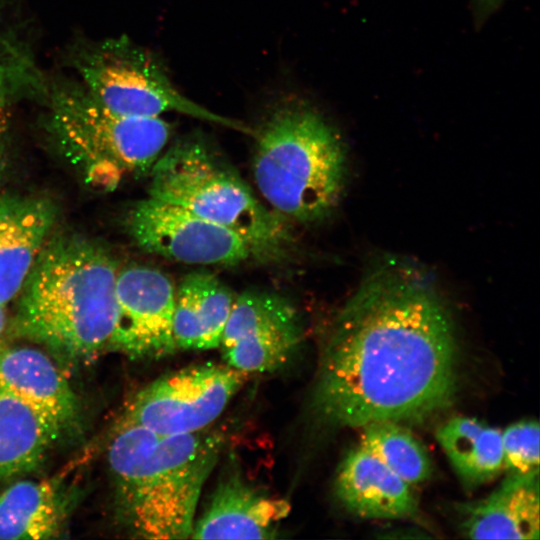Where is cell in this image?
Masks as SVG:
<instances>
[{
	"label": "cell",
	"mask_w": 540,
	"mask_h": 540,
	"mask_svg": "<svg viewBox=\"0 0 540 540\" xmlns=\"http://www.w3.org/2000/svg\"><path fill=\"white\" fill-rule=\"evenodd\" d=\"M457 344L448 309L412 265L385 260L335 318L314 393L328 423L424 420L452 403Z\"/></svg>",
	"instance_id": "cell-1"
},
{
	"label": "cell",
	"mask_w": 540,
	"mask_h": 540,
	"mask_svg": "<svg viewBox=\"0 0 540 540\" xmlns=\"http://www.w3.org/2000/svg\"><path fill=\"white\" fill-rule=\"evenodd\" d=\"M117 275L113 256L97 241L49 237L16 297L14 332L72 360L110 348Z\"/></svg>",
	"instance_id": "cell-2"
},
{
	"label": "cell",
	"mask_w": 540,
	"mask_h": 540,
	"mask_svg": "<svg viewBox=\"0 0 540 540\" xmlns=\"http://www.w3.org/2000/svg\"><path fill=\"white\" fill-rule=\"evenodd\" d=\"M223 446L216 431L165 435L123 419L108 461L130 530L144 539L190 538L202 488Z\"/></svg>",
	"instance_id": "cell-3"
},
{
	"label": "cell",
	"mask_w": 540,
	"mask_h": 540,
	"mask_svg": "<svg viewBox=\"0 0 540 540\" xmlns=\"http://www.w3.org/2000/svg\"><path fill=\"white\" fill-rule=\"evenodd\" d=\"M253 175L278 215L313 222L329 214L339 201L344 149L320 115L291 102L277 108L258 133Z\"/></svg>",
	"instance_id": "cell-4"
},
{
	"label": "cell",
	"mask_w": 540,
	"mask_h": 540,
	"mask_svg": "<svg viewBox=\"0 0 540 540\" xmlns=\"http://www.w3.org/2000/svg\"><path fill=\"white\" fill-rule=\"evenodd\" d=\"M150 197L181 206L239 235L253 257L275 259L291 243L283 218L198 137L179 140L151 168Z\"/></svg>",
	"instance_id": "cell-5"
},
{
	"label": "cell",
	"mask_w": 540,
	"mask_h": 540,
	"mask_svg": "<svg viewBox=\"0 0 540 540\" xmlns=\"http://www.w3.org/2000/svg\"><path fill=\"white\" fill-rule=\"evenodd\" d=\"M49 124L62 156L87 184L106 190L127 174L151 169L171 133L160 117L117 114L79 90L54 98Z\"/></svg>",
	"instance_id": "cell-6"
},
{
	"label": "cell",
	"mask_w": 540,
	"mask_h": 540,
	"mask_svg": "<svg viewBox=\"0 0 540 540\" xmlns=\"http://www.w3.org/2000/svg\"><path fill=\"white\" fill-rule=\"evenodd\" d=\"M87 92L110 111L136 117L178 112L252 134L247 126L209 111L182 95L156 59L127 38L108 40L80 64Z\"/></svg>",
	"instance_id": "cell-7"
},
{
	"label": "cell",
	"mask_w": 540,
	"mask_h": 540,
	"mask_svg": "<svg viewBox=\"0 0 540 540\" xmlns=\"http://www.w3.org/2000/svg\"><path fill=\"white\" fill-rule=\"evenodd\" d=\"M227 364L203 363L166 374L142 388L124 419L165 435L207 429L246 380Z\"/></svg>",
	"instance_id": "cell-8"
},
{
	"label": "cell",
	"mask_w": 540,
	"mask_h": 540,
	"mask_svg": "<svg viewBox=\"0 0 540 540\" xmlns=\"http://www.w3.org/2000/svg\"><path fill=\"white\" fill-rule=\"evenodd\" d=\"M126 227L143 250L186 264L235 265L253 257L233 231L150 196L131 208Z\"/></svg>",
	"instance_id": "cell-9"
},
{
	"label": "cell",
	"mask_w": 540,
	"mask_h": 540,
	"mask_svg": "<svg viewBox=\"0 0 540 540\" xmlns=\"http://www.w3.org/2000/svg\"><path fill=\"white\" fill-rule=\"evenodd\" d=\"M302 341L296 309L283 297L244 292L234 299L220 348L225 364L243 373L273 372L287 364Z\"/></svg>",
	"instance_id": "cell-10"
},
{
	"label": "cell",
	"mask_w": 540,
	"mask_h": 540,
	"mask_svg": "<svg viewBox=\"0 0 540 540\" xmlns=\"http://www.w3.org/2000/svg\"><path fill=\"white\" fill-rule=\"evenodd\" d=\"M175 291L171 279L158 269L133 265L118 271L117 320L110 348L138 359L171 355L176 350Z\"/></svg>",
	"instance_id": "cell-11"
},
{
	"label": "cell",
	"mask_w": 540,
	"mask_h": 540,
	"mask_svg": "<svg viewBox=\"0 0 540 540\" xmlns=\"http://www.w3.org/2000/svg\"><path fill=\"white\" fill-rule=\"evenodd\" d=\"M0 380L37 416L53 442L76 427L78 403L68 380L42 351H0Z\"/></svg>",
	"instance_id": "cell-12"
},
{
	"label": "cell",
	"mask_w": 540,
	"mask_h": 540,
	"mask_svg": "<svg viewBox=\"0 0 540 540\" xmlns=\"http://www.w3.org/2000/svg\"><path fill=\"white\" fill-rule=\"evenodd\" d=\"M289 503L248 483L238 472L221 479L193 526V539H273Z\"/></svg>",
	"instance_id": "cell-13"
},
{
	"label": "cell",
	"mask_w": 540,
	"mask_h": 540,
	"mask_svg": "<svg viewBox=\"0 0 540 540\" xmlns=\"http://www.w3.org/2000/svg\"><path fill=\"white\" fill-rule=\"evenodd\" d=\"M56 218L50 199L0 196V306L18 296Z\"/></svg>",
	"instance_id": "cell-14"
},
{
	"label": "cell",
	"mask_w": 540,
	"mask_h": 540,
	"mask_svg": "<svg viewBox=\"0 0 540 540\" xmlns=\"http://www.w3.org/2000/svg\"><path fill=\"white\" fill-rule=\"evenodd\" d=\"M335 491L352 513L371 519H398L417 511L411 485L361 445L341 462Z\"/></svg>",
	"instance_id": "cell-15"
},
{
	"label": "cell",
	"mask_w": 540,
	"mask_h": 540,
	"mask_svg": "<svg viewBox=\"0 0 540 540\" xmlns=\"http://www.w3.org/2000/svg\"><path fill=\"white\" fill-rule=\"evenodd\" d=\"M539 470L510 474L482 500L463 508L462 530L473 539H539Z\"/></svg>",
	"instance_id": "cell-16"
},
{
	"label": "cell",
	"mask_w": 540,
	"mask_h": 540,
	"mask_svg": "<svg viewBox=\"0 0 540 540\" xmlns=\"http://www.w3.org/2000/svg\"><path fill=\"white\" fill-rule=\"evenodd\" d=\"M234 299L213 274L186 275L175 291L172 334L176 349L218 348Z\"/></svg>",
	"instance_id": "cell-17"
},
{
	"label": "cell",
	"mask_w": 540,
	"mask_h": 540,
	"mask_svg": "<svg viewBox=\"0 0 540 540\" xmlns=\"http://www.w3.org/2000/svg\"><path fill=\"white\" fill-rule=\"evenodd\" d=\"M63 496L51 481H20L0 495V539H50L61 530Z\"/></svg>",
	"instance_id": "cell-18"
},
{
	"label": "cell",
	"mask_w": 540,
	"mask_h": 540,
	"mask_svg": "<svg viewBox=\"0 0 540 540\" xmlns=\"http://www.w3.org/2000/svg\"><path fill=\"white\" fill-rule=\"evenodd\" d=\"M436 439L467 484L487 482L503 469L502 431L475 418L449 419L437 429Z\"/></svg>",
	"instance_id": "cell-19"
},
{
	"label": "cell",
	"mask_w": 540,
	"mask_h": 540,
	"mask_svg": "<svg viewBox=\"0 0 540 540\" xmlns=\"http://www.w3.org/2000/svg\"><path fill=\"white\" fill-rule=\"evenodd\" d=\"M51 443L34 412L0 380V479L35 469Z\"/></svg>",
	"instance_id": "cell-20"
},
{
	"label": "cell",
	"mask_w": 540,
	"mask_h": 540,
	"mask_svg": "<svg viewBox=\"0 0 540 540\" xmlns=\"http://www.w3.org/2000/svg\"><path fill=\"white\" fill-rule=\"evenodd\" d=\"M361 428L360 445L408 484L429 478L432 465L425 447L400 423L375 421Z\"/></svg>",
	"instance_id": "cell-21"
},
{
	"label": "cell",
	"mask_w": 540,
	"mask_h": 540,
	"mask_svg": "<svg viewBox=\"0 0 540 540\" xmlns=\"http://www.w3.org/2000/svg\"><path fill=\"white\" fill-rule=\"evenodd\" d=\"M540 428L537 421L524 420L502 431L503 469L510 474L539 470Z\"/></svg>",
	"instance_id": "cell-22"
},
{
	"label": "cell",
	"mask_w": 540,
	"mask_h": 540,
	"mask_svg": "<svg viewBox=\"0 0 540 540\" xmlns=\"http://www.w3.org/2000/svg\"><path fill=\"white\" fill-rule=\"evenodd\" d=\"M6 95V76H5V70L0 62V108L2 107L4 103Z\"/></svg>",
	"instance_id": "cell-23"
},
{
	"label": "cell",
	"mask_w": 540,
	"mask_h": 540,
	"mask_svg": "<svg viewBox=\"0 0 540 540\" xmlns=\"http://www.w3.org/2000/svg\"><path fill=\"white\" fill-rule=\"evenodd\" d=\"M502 0H476L481 11L489 12L496 7Z\"/></svg>",
	"instance_id": "cell-24"
},
{
	"label": "cell",
	"mask_w": 540,
	"mask_h": 540,
	"mask_svg": "<svg viewBox=\"0 0 540 540\" xmlns=\"http://www.w3.org/2000/svg\"><path fill=\"white\" fill-rule=\"evenodd\" d=\"M7 326V316L5 312V307L0 306V340L5 332Z\"/></svg>",
	"instance_id": "cell-25"
},
{
	"label": "cell",
	"mask_w": 540,
	"mask_h": 540,
	"mask_svg": "<svg viewBox=\"0 0 540 540\" xmlns=\"http://www.w3.org/2000/svg\"><path fill=\"white\" fill-rule=\"evenodd\" d=\"M4 167H5L4 154H3V151H2V149L0 147V181H1L2 176H3Z\"/></svg>",
	"instance_id": "cell-26"
}]
</instances>
